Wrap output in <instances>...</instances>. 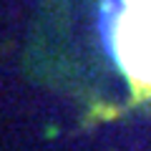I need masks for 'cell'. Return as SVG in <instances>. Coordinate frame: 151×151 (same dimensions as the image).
I'll use <instances>...</instances> for the list:
<instances>
[{
  "label": "cell",
  "mask_w": 151,
  "mask_h": 151,
  "mask_svg": "<svg viewBox=\"0 0 151 151\" xmlns=\"http://www.w3.org/2000/svg\"><path fill=\"white\" fill-rule=\"evenodd\" d=\"M35 53L91 113L151 108V0H48Z\"/></svg>",
  "instance_id": "6da1fadb"
}]
</instances>
